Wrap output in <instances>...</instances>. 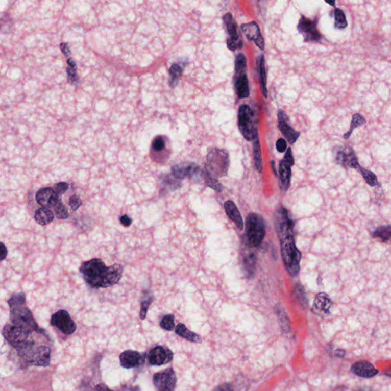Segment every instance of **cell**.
<instances>
[{"mask_svg":"<svg viewBox=\"0 0 391 391\" xmlns=\"http://www.w3.org/2000/svg\"><path fill=\"white\" fill-rule=\"evenodd\" d=\"M8 255V250L4 243L1 242V248H0V261H3L6 259Z\"/></svg>","mask_w":391,"mask_h":391,"instance_id":"obj_49","label":"cell"},{"mask_svg":"<svg viewBox=\"0 0 391 391\" xmlns=\"http://www.w3.org/2000/svg\"><path fill=\"white\" fill-rule=\"evenodd\" d=\"M257 257L253 251H245L242 252L241 257V268L246 278H251L253 277L256 269Z\"/></svg>","mask_w":391,"mask_h":391,"instance_id":"obj_22","label":"cell"},{"mask_svg":"<svg viewBox=\"0 0 391 391\" xmlns=\"http://www.w3.org/2000/svg\"><path fill=\"white\" fill-rule=\"evenodd\" d=\"M153 383L158 391H175L177 378L173 369H167L155 374Z\"/></svg>","mask_w":391,"mask_h":391,"instance_id":"obj_12","label":"cell"},{"mask_svg":"<svg viewBox=\"0 0 391 391\" xmlns=\"http://www.w3.org/2000/svg\"><path fill=\"white\" fill-rule=\"evenodd\" d=\"M223 21L226 25V29L229 37L227 40L228 48L231 51H235L242 47V41L240 39L237 32V26L231 13H227L223 17Z\"/></svg>","mask_w":391,"mask_h":391,"instance_id":"obj_15","label":"cell"},{"mask_svg":"<svg viewBox=\"0 0 391 391\" xmlns=\"http://www.w3.org/2000/svg\"><path fill=\"white\" fill-rule=\"evenodd\" d=\"M258 74H259L260 83H261V90L264 97H267V81H266L265 61L264 55H261L258 58L257 62Z\"/></svg>","mask_w":391,"mask_h":391,"instance_id":"obj_28","label":"cell"},{"mask_svg":"<svg viewBox=\"0 0 391 391\" xmlns=\"http://www.w3.org/2000/svg\"><path fill=\"white\" fill-rule=\"evenodd\" d=\"M69 206L71 208L72 210L77 211L81 206H82V200L78 195H73L69 199Z\"/></svg>","mask_w":391,"mask_h":391,"instance_id":"obj_42","label":"cell"},{"mask_svg":"<svg viewBox=\"0 0 391 391\" xmlns=\"http://www.w3.org/2000/svg\"><path fill=\"white\" fill-rule=\"evenodd\" d=\"M326 3H328V4L331 5V6H333L334 8L335 7V1H326Z\"/></svg>","mask_w":391,"mask_h":391,"instance_id":"obj_55","label":"cell"},{"mask_svg":"<svg viewBox=\"0 0 391 391\" xmlns=\"http://www.w3.org/2000/svg\"><path fill=\"white\" fill-rule=\"evenodd\" d=\"M120 223L125 227H129L132 225V219L127 215H123L120 217Z\"/></svg>","mask_w":391,"mask_h":391,"instance_id":"obj_47","label":"cell"},{"mask_svg":"<svg viewBox=\"0 0 391 391\" xmlns=\"http://www.w3.org/2000/svg\"><path fill=\"white\" fill-rule=\"evenodd\" d=\"M175 332L178 334L182 338H185L187 341H191V343H201L202 340L200 337L198 335L195 334L194 332H191L189 330L184 324L180 323L178 325V326L175 329Z\"/></svg>","mask_w":391,"mask_h":391,"instance_id":"obj_29","label":"cell"},{"mask_svg":"<svg viewBox=\"0 0 391 391\" xmlns=\"http://www.w3.org/2000/svg\"><path fill=\"white\" fill-rule=\"evenodd\" d=\"M276 147L277 150L282 153V152H284V151L287 149V142H286L285 140L283 139V138H280V139L277 141Z\"/></svg>","mask_w":391,"mask_h":391,"instance_id":"obj_46","label":"cell"},{"mask_svg":"<svg viewBox=\"0 0 391 391\" xmlns=\"http://www.w3.org/2000/svg\"><path fill=\"white\" fill-rule=\"evenodd\" d=\"M294 223L289 217L288 212L281 206L275 213V228L280 240L289 235H293Z\"/></svg>","mask_w":391,"mask_h":391,"instance_id":"obj_10","label":"cell"},{"mask_svg":"<svg viewBox=\"0 0 391 391\" xmlns=\"http://www.w3.org/2000/svg\"><path fill=\"white\" fill-rule=\"evenodd\" d=\"M204 179L205 182H206V185L207 186V187L213 189L215 191L221 192L222 190H223V186L220 184V183H218L215 178L209 176L206 172H205Z\"/></svg>","mask_w":391,"mask_h":391,"instance_id":"obj_38","label":"cell"},{"mask_svg":"<svg viewBox=\"0 0 391 391\" xmlns=\"http://www.w3.org/2000/svg\"><path fill=\"white\" fill-rule=\"evenodd\" d=\"M335 354L337 357H340V358H341V357L344 356L345 352L344 351L341 350V349H337V350L335 352Z\"/></svg>","mask_w":391,"mask_h":391,"instance_id":"obj_53","label":"cell"},{"mask_svg":"<svg viewBox=\"0 0 391 391\" xmlns=\"http://www.w3.org/2000/svg\"><path fill=\"white\" fill-rule=\"evenodd\" d=\"M54 190L58 196L64 194L69 189V184L65 182L58 183L53 187Z\"/></svg>","mask_w":391,"mask_h":391,"instance_id":"obj_45","label":"cell"},{"mask_svg":"<svg viewBox=\"0 0 391 391\" xmlns=\"http://www.w3.org/2000/svg\"><path fill=\"white\" fill-rule=\"evenodd\" d=\"M284 160H285L289 164L293 166L294 164V159L293 157V154H292V150L290 148L287 149V153H286L285 157H284Z\"/></svg>","mask_w":391,"mask_h":391,"instance_id":"obj_48","label":"cell"},{"mask_svg":"<svg viewBox=\"0 0 391 391\" xmlns=\"http://www.w3.org/2000/svg\"><path fill=\"white\" fill-rule=\"evenodd\" d=\"M241 31L246 35V38L249 41H256L258 38L262 36L261 31H260L259 26L255 21L244 24L241 26Z\"/></svg>","mask_w":391,"mask_h":391,"instance_id":"obj_27","label":"cell"},{"mask_svg":"<svg viewBox=\"0 0 391 391\" xmlns=\"http://www.w3.org/2000/svg\"><path fill=\"white\" fill-rule=\"evenodd\" d=\"M94 391H113L105 384H99L95 387Z\"/></svg>","mask_w":391,"mask_h":391,"instance_id":"obj_51","label":"cell"},{"mask_svg":"<svg viewBox=\"0 0 391 391\" xmlns=\"http://www.w3.org/2000/svg\"><path fill=\"white\" fill-rule=\"evenodd\" d=\"M334 18H335V28L337 29H345L347 28L348 21L346 19V14L343 9L335 7L334 9Z\"/></svg>","mask_w":391,"mask_h":391,"instance_id":"obj_33","label":"cell"},{"mask_svg":"<svg viewBox=\"0 0 391 391\" xmlns=\"http://www.w3.org/2000/svg\"><path fill=\"white\" fill-rule=\"evenodd\" d=\"M229 155L225 151L214 149L207 155L206 173L216 178L225 176L229 169Z\"/></svg>","mask_w":391,"mask_h":391,"instance_id":"obj_7","label":"cell"},{"mask_svg":"<svg viewBox=\"0 0 391 391\" xmlns=\"http://www.w3.org/2000/svg\"><path fill=\"white\" fill-rule=\"evenodd\" d=\"M213 391H234V389L231 384H224L218 386Z\"/></svg>","mask_w":391,"mask_h":391,"instance_id":"obj_50","label":"cell"},{"mask_svg":"<svg viewBox=\"0 0 391 391\" xmlns=\"http://www.w3.org/2000/svg\"><path fill=\"white\" fill-rule=\"evenodd\" d=\"M281 256L284 266L289 275L297 276L300 272L301 254L296 247L293 235H289L281 239Z\"/></svg>","mask_w":391,"mask_h":391,"instance_id":"obj_5","label":"cell"},{"mask_svg":"<svg viewBox=\"0 0 391 391\" xmlns=\"http://www.w3.org/2000/svg\"><path fill=\"white\" fill-rule=\"evenodd\" d=\"M174 354L172 351L163 346H156L150 351L149 361L154 366H161L168 364L173 360Z\"/></svg>","mask_w":391,"mask_h":391,"instance_id":"obj_16","label":"cell"},{"mask_svg":"<svg viewBox=\"0 0 391 391\" xmlns=\"http://www.w3.org/2000/svg\"><path fill=\"white\" fill-rule=\"evenodd\" d=\"M224 208L228 216L234 222L238 229L240 230L243 229L244 223H243L242 218H241V214H240V212L234 202L228 200L225 203Z\"/></svg>","mask_w":391,"mask_h":391,"instance_id":"obj_23","label":"cell"},{"mask_svg":"<svg viewBox=\"0 0 391 391\" xmlns=\"http://www.w3.org/2000/svg\"><path fill=\"white\" fill-rule=\"evenodd\" d=\"M265 235V224L262 217L256 213L249 214L246 219V237L249 246L258 247Z\"/></svg>","mask_w":391,"mask_h":391,"instance_id":"obj_8","label":"cell"},{"mask_svg":"<svg viewBox=\"0 0 391 391\" xmlns=\"http://www.w3.org/2000/svg\"><path fill=\"white\" fill-rule=\"evenodd\" d=\"M54 210H55V216L59 219H67L69 217L68 209L61 200H60L59 203L54 208Z\"/></svg>","mask_w":391,"mask_h":391,"instance_id":"obj_36","label":"cell"},{"mask_svg":"<svg viewBox=\"0 0 391 391\" xmlns=\"http://www.w3.org/2000/svg\"><path fill=\"white\" fill-rule=\"evenodd\" d=\"M384 374L386 375V376L390 377L391 378V368H390V369H387L386 371H384Z\"/></svg>","mask_w":391,"mask_h":391,"instance_id":"obj_54","label":"cell"},{"mask_svg":"<svg viewBox=\"0 0 391 391\" xmlns=\"http://www.w3.org/2000/svg\"><path fill=\"white\" fill-rule=\"evenodd\" d=\"M31 334L29 331L13 324L6 325L3 330V336L14 349L31 340Z\"/></svg>","mask_w":391,"mask_h":391,"instance_id":"obj_9","label":"cell"},{"mask_svg":"<svg viewBox=\"0 0 391 391\" xmlns=\"http://www.w3.org/2000/svg\"><path fill=\"white\" fill-rule=\"evenodd\" d=\"M26 297L24 293L13 294L7 303L10 308V321L12 324L19 326L32 333L43 332L34 319L32 312L26 306Z\"/></svg>","mask_w":391,"mask_h":391,"instance_id":"obj_2","label":"cell"},{"mask_svg":"<svg viewBox=\"0 0 391 391\" xmlns=\"http://www.w3.org/2000/svg\"><path fill=\"white\" fill-rule=\"evenodd\" d=\"M291 167L285 160H283L280 163L279 174L281 179V188L283 190H288L290 184V178H291Z\"/></svg>","mask_w":391,"mask_h":391,"instance_id":"obj_24","label":"cell"},{"mask_svg":"<svg viewBox=\"0 0 391 391\" xmlns=\"http://www.w3.org/2000/svg\"><path fill=\"white\" fill-rule=\"evenodd\" d=\"M247 70V60L243 54H238L235 58V73L237 75L246 74Z\"/></svg>","mask_w":391,"mask_h":391,"instance_id":"obj_35","label":"cell"},{"mask_svg":"<svg viewBox=\"0 0 391 391\" xmlns=\"http://www.w3.org/2000/svg\"><path fill=\"white\" fill-rule=\"evenodd\" d=\"M372 237L375 239L379 240L381 242H387L391 239V225H384L377 228Z\"/></svg>","mask_w":391,"mask_h":391,"instance_id":"obj_30","label":"cell"},{"mask_svg":"<svg viewBox=\"0 0 391 391\" xmlns=\"http://www.w3.org/2000/svg\"><path fill=\"white\" fill-rule=\"evenodd\" d=\"M18 356L29 365L47 367L51 362V349L48 346H37L32 340L15 348Z\"/></svg>","mask_w":391,"mask_h":391,"instance_id":"obj_4","label":"cell"},{"mask_svg":"<svg viewBox=\"0 0 391 391\" xmlns=\"http://www.w3.org/2000/svg\"><path fill=\"white\" fill-rule=\"evenodd\" d=\"M61 51H62L63 53L64 54V55H66V56H67V55L70 54V51H69L68 48V45H67V44H62L61 45Z\"/></svg>","mask_w":391,"mask_h":391,"instance_id":"obj_52","label":"cell"},{"mask_svg":"<svg viewBox=\"0 0 391 391\" xmlns=\"http://www.w3.org/2000/svg\"><path fill=\"white\" fill-rule=\"evenodd\" d=\"M165 147V141L161 136L157 137L152 143V149L155 152H161Z\"/></svg>","mask_w":391,"mask_h":391,"instance_id":"obj_44","label":"cell"},{"mask_svg":"<svg viewBox=\"0 0 391 391\" xmlns=\"http://www.w3.org/2000/svg\"><path fill=\"white\" fill-rule=\"evenodd\" d=\"M287 120L288 118L286 115L285 112L283 110H280L278 112V123H279L278 127L284 137L287 138V141L290 144H294L300 137V133L287 124Z\"/></svg>","mask_w":391,"mask_h":391,"instance_id":"obj_20","label":"cell"},{"mask_svg":"<svg viewBox=\"0 0 391 391\" xmlns=\"http://www.w3.org/2000/svg\"><path fill=\"white\" fill-rule=\"evenodd\" d=\"M235 90H236L237 96L240 99H245L249 97V81H248L247 75L246 74H241L238 75V78L235 81Z\"/></svg>","mask_w":391,"mask_h":391,"instance_id":"obj_26","label":"cell"},{"mask_svg":"<svg viewBox=\"0 0 391 391\" xmlns=\"http://www.w3.org/2000/svg\"><path fill=\"white\" fill-rule=\"evenodd\" d=\"M34 218H35V222L40 226H47L53 222L54 218H55V214L51 210V209L41 207L35 211Z\"/></svg>","mask_w":391,"mask_h":391,"instance_id":"obj_25","label":"cell"},{"mask_svg":"<svg viewBox=\"0 0 391 391\" xmlns=\"http://www.w3.org/2000/svg\"><path fill=\"white\" fill-rule=\"evenodd\" d=\"M51 324L65 335H71L77 329L76 323L72 320L69 312L64 309H61L52 315Z\"/></svg>","mask_w":391,"mask_h":391,"instance_id":"obj_11","label":"cell"},{"mask_svg":"<svg viewBox=\"0 0 391 391\" xmlns=\"http://www.w3.org/2000/svg\"><path fill=\"white\" fill-rule=\"evenodd\" d=\"M85 282L93 288H108L118 284L123 277V267L115 264L106 267L103 260L93 258L84 261L80 267Z\"/></svg>","mask_w":391,"mask_h":391,"instance_id":"obj_1","label":"cell"},{"mask_svg":"<svg viewBox=\"0 0 391 391\" xmlns=\"http://www.w3.org/2000/svg\"><path fill=\"white\" fill-rule=\"evenodd\" d=\"M153 300L154 297H149V298H146L145 300H143V301H141V309H140V318H141V320H144V319H145L149 306L152 304Z\"/></svg>","mask_w":391,"mask_h":391,"instance_id":"obj_40","label":"cell"},{"mask_svg":"<svg viewBox=\"0 0 391 391\" xmlns=\"http://www.w3.org/2000/svg\"><path fill=\"white\" fill-rule=\"evenodd\" d=\"M335 162L344 167L355 169L361 174L368 184L371 187H378L380 183L375 173L364 168L358 162V157L355 150L350 146H346L338 149L335 152Z\"/></svg>","mask_w":391,"mask_h":391,"instance_id":"obj_3","label":"cell"},{"mask_svg":"<svg viewBox=\"0 0 391 391\" xmlns=\"http://www.w3.org/2000/svg\"><path fill=\"white\" fill-rule=\"evenodd\" d=\"M295 294L297 300L300 301L301 304H306V294H305L304 289L300 284H297L295 287Z\"/></svg>","mask_w":391,"mask_h":391,"instance_id":"obj_43","label":"cell"},{"mask_svg":"<svg viewBox=\"0 0 391 391\" xmlns=\"http://www.w3.org/2000/svg\"><path fill=\"white\" fill-rule=\"evenodd\" d=\"M67 64L69 65L68 68L67 69L69 81L75 82V81H77V78H78L76 73V64H75V61L72 58H70L67 61Z\"/></svg>","mask_w":391,"mask_h":391,"instance_id":"obj_41","label":"cell"},{"mask_svg":"<svg viewBox=\"0 0 391 391\" xmlns=\"http://www.w3.org/2000/svg\"><path fill=\"white\" fill-rule=\"evenodd\" d=\"M282 309L283 308L278 306V308L276 309V312L278 314L280 322H281V325L282 326L283 329L289 331V329H290V324H289L288 318H287V314L285 313V312Z\"/></svg>","mask_w":391,"mask_h":391,"instance_id":"obj_39","label":"cell"},{"mask_svg":"<svg viewBox=\"0 0 391 391\" xmlns=\"http://www.w3.org/2000/svg\"><path fill=\"white\" fill-rule=\"evenodd\" d=\"M254 161H255V169L258 173H261L263 169L262 157H261V145L258 138L254 141Z\"/></svg>","mask_w":391,"mask_h":391,"instance_id":"obj_32","label":"cell"},{"mask_svg":"<svg viewBox=\"0 0 391 391\" xmlns=\"http://www.w3.org/2000/svg\"><path fill=\"white\" fill-rule=\"evenodd\" d=\"M332 306V302L330 297L326 293H320L315 296L312 305V311L314 313L320 316H327L330 313V309Z\"/></svg>","mask_w":391,"mask_h":391,"instance_id":"obj_18","label":"cell"},{"mask_svg":"<svg viewBox=\"0 0 391 391\" xmlns=\"http://www.w3.org/2000/svg\"><path fill=\"white\" fill-rule=\"evenodd\" d=\"M172 175L177 179H184L190 178L194 181H200L204 178L205 173L203 170L196 165L190 164L185 165H175L172 168Z\"/></svg>","mask_w":391,"mask_h":391,"instance_id":"obj_14","label":"cell"},{"mask_svg":"<svg viewBox=\"0 0 391 391\" xmlns=\"http://www.w3.org/2000/svg\"><path fill=\"white\" fill-rule=\"evenodd\" d=\"M238 126L247 141H255L258 137V123L253 110L248 105L240 106L238 110Z\"/></svg>","mask_w":391,"mask_h":391,"instance_id":"obj_6","label":"cell"},{"mask_svg":"<svg viewBox=\"0 0 391 391\" xmlns=\"http://www.w3.org/2000/svg\"><path fill=\"white\" fill-rule=\"evenodd\" d=\"M351 372L361 378H371L376 376L379 372L373 364L367 361H360L352 364Z\"/></svg>","mask_w":391,"mask_h":391,"instance_id":"obj_21","label":"cell"},{"mask_svg":"<svg viewBox=\"0 0 391 391\" xmlns=\"http://www.w3.org/2000/svg\"><path fill=\"white\" fill-rule=\"evenodd\" d=\"M160 326H161L162 329H165V330H174L175 327V315L169 314V315L163 317L161 323H160Z\"/></svg>","mask_w":391,"mask_h":391,"instance_id":"obj_37","label":"cell"},{"mask_svg":"<svg viewBox=\"0 0 391 391\" xmlns=\"http://www.w3.org/2000/svg\"><path fill=\"white\" fill-rule=\"evenodd\" d=\"M272 167H273V170H274V172H275V175H277L276 170H275V162H274V161H272Z\"/></svg>","mask_w":391,"mask_h":391,"instance_id":"obj_56","label":"cell"},{"mask_svg":"<svg viewBox=\"0 0 391 391\" xmlns=\"http://www.w3.org/2000/svg\"><path fill=\"white\" fill-rule=\"evenodd\" d=\"M297 29L304 37V41L306 42L321 41L322 35L317 29L316 21H312L305 16H302L299 21Z\"/></svg>","mask_w":391,"mask_h":391,"instance_id":"obj_13","label":"cell"},{"mask_svg":"<svg viewBox=\"0 0 391 391\" xmlns=\"http://www.w3.org/2000/svg\"><path fill=\"white\" fill-rule=\"evenodd\" d=\"M119 359L121 367L127 369L139 367L144 363L142 355L136 351H125L120 355Z\"/></svg>","mask_w":391,"mask_h":391,"instance_id":"obj_19","label":"cell"},{"mask_svg":"<svg viewBox=\"0 0 391 391\" xmlns=\"http://www.w3.org/2000/svg\"><path fill=\"white\" fill-rule=\"evenodd\" d=\"M169 73H170V81H169V82H170V87H175L179 82V79L181 78V73H182V68L178 64H173L170 67Z\"/></svg>","mask_w":391,"mask_h":391,"instance_id":"obj_34","label":"cell"},{"mask_svg":"<svg viewBox=\"0 0 391 391\" xmlns=\"http://www.w3.org/2000/svg\"><path fill=\"white\" fill-rule=\"evenodd\" d=\"M37 203L41 207L55 208L56 205L59 203V196L55 193L53 188L51 187H45V188L41 189L37 192L35 195Z\"/></svg>","mask_w":391,"mask_h":391,"instance_id":"obj_17","label":"cell"},{"mask_svg":"<svg viewBox=\"0 0 391 391\" xmlns=\"http://www.w3.org/2000/svg\"><path fill=\"white\" fill-rule=\"evenodd\" d=\"M366 123H367V120H366V118H364L361 114H354V115H352V121H351L350 123V129H349V130L343 135V138H344L345 139H348V138H350L352 132H353L355 129L364 126Z\"/></svg>","mask_w":391,"mask_h":391,"instance_id":"obj_31","label":"cell"},{"mask_svg":"<svg viewBox=\"0 0 391 391\" xmlns=\"http://www.w3.org/2000/svg\"><path fill=\"white\" fill-rule=\"evenodd\" d=\"M355 391H373V390H369V389H359V390H355Z\"/></svg>","mask_w":391,"mask_h":391,"instance_id":"obj_57","label":"cell"}]
</instances>
